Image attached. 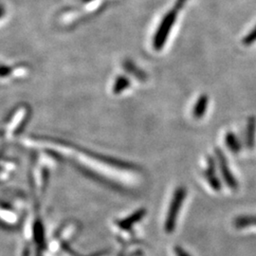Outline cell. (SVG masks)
<instances>
[{
	"mask_svg": "<svg viewBox=\"0 0 256 256\" xmlns=\"http://www.w3.org/2000/svg\"><path fill=\"white\" fill-rule=\"evenodd\" d=\"M216 155L218 156V162L220 164V171L223 174V176L226 180V183L229 185L230 187H234L236 185V180L234 178L232 174H230V172L225 156H223L220 150L216 151Z\"/></svg>",
	"mask_w": 256,
	"mask_h": 256,
	"instance_id": "7a4b0ae2",
	"label": "cell"
},
{
	"mask_svg": "<svg viewBox=\"0 0 256 256\" xmlns=\"http://www.w3.org/2000/svg\"><path fill=\"white\" fill-rule=\"evenodd\" d=\"M146 214V212L144 210H140L134 212L133 214L129 216L126 218L124 220H120L118 222V226L122 230H128L130 229V227L132 225H135L136 223H138L140 220H142Z\"/></svg>",
	"mask_w": 256,
	"mask_h": 256,
	"instance_id": "277c9868",
	"label": "cell"
},
{
	"mask_svg": "<svg viewBox=\"0 0 256 256\" xmlns=\"http://www.w3.org/2000/svg\"><path fill=\"white\" fill-rule=\"evenodd\" d=\"M8 16V10L5 4L0 2V25L6 20Z\"/></svg>",
	"mask_w": 256,
	"mask_h": 256,
	"instance_id": "8992f818",
	"label": "cell"
},
{
	"mask_svg": "<svg viewBox=\"0 0 256 256\" xmlns=\"http://www.w3.org/2000/svg\"><path fill=\"white\" fill-rule=\"evenodd\" d=\"M207 110V99L206 98H200V100L196 102L194 110H192V115L196 119H200Z\"/></svg>",
	"mask_w": 256,
	"mask_h": 256,
	"instance_id": "5b68a950",
	"label": "cell"
},
{
	"mask_svg": "<svg viewBox=\"0 0 256 256\" xmlns=\"http://www.w3.org/2000/svg\"><path fill=\"white\" fill-rule=\"evenodd\" d=\"M204 176L207 180L208 183H210L212 188L216 189V191L220 190V183L216 174V167H214V162L212 160V158L208 160V165H207V169L204 172Z\"/></svg>",
	"mask_w": 256,
	"mask_h": 256,
	"instance_id": "3957f363",
	"label": "cell"
},
{
	"mask_svg": "<svg viewBox=\"0 0 256 256\" xmlns=\"http://www.w3.org/2000/svg\"><path fill=\"white\" fill-rule=\"evenodd\" d=\"M186 194H187V190L184 187H178L174 191L169 209L167 212L166 218H165L164 229L166 232L168 234L173 232L176 229L178 216L180 214V212L182 210Z\"/></svg>",
	"mask_w": 256,
	"mask_h": 256,
	"instance_id": "6da1fadb",
	"label": "cell"
}]
</instances>
